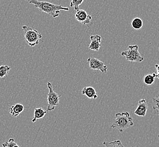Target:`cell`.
Instances as JSON below:
<instances>
[{
	"mask_svg": "<svg viewBox=\"0 0 159 147\" xmlns=\"http://www.w3.org/2000/svg\"><path fill=\"white\" fill-rule=\"evenodd\" d=\"M10 70L11 68L8 65H1L0 66V78H3L7 77V74Z\"/></svg>",
	"mask_w": 159,
	"mask_h": 147,
	"instance_id": "16",
	"label": "cell"
},
{
	"mask_svg": "<svg viewBox=\"0 0 159 147\" xmlns=\"http://www.w3.org/2000/svg\"><path fill=\"white\" fill-rule=\"evenodd\" d=\"M122 56L125 57L126 60L131 62L141 63L144 60V57L139 52V47L137 45H129L128 49L121 53Z\"/></svg>",
	"mask_w": 159,
	"mask_h": 147,
	"instance_id": "4",
	"label": "cell"
},
{
	"mask_svg": "<svg viewBox=\"0 0 159 147\" xmlns=\"http://www.w3.org/2000/svg\"><path fill=\"white\" fill-rule=\"evenodd\" d=\"M30 4H32L40 10L41 12H45L53 18H57L59 16L61 10L68 11V7L61 6V5H56L48 1H41L39 0H25Z\"/></svg>",
	"mask_w": 159,
	"mask_h": 147,
	"instance_id": "1",
	"label": "cell"
},
{
	"mask_svg": "<svg viewBox=\"0 0 159 147\" xmlns=\"http://www.w3.org/2000/svg\"><path fill=\"white\" fill-rule=\"evenodd\" d=\"M143 25V21L139 18H135L132 21V27L134 30H139L141 29Z\"/></svg>",
	"mask_w": 159,
	"mask_h": 147,
	"instance_id": "15",
	"label": "cell"
},
{
	"mask_svg": "<svg viewBox=\"0 0 159 147\" xmlns=\"http://www.w3.org/2000/svg\"><path fill=\"white\" fill-rule=\"evenodd\" d=\"M155 68L156 69V72L157 74H156V77L159 79V64H155Z\"/></svg>",
	"mask_w": 159,
	"mask_h": 147,
	"instance_id": "20",
	"label": "cell"
},
{
	"mask_svg": "<svg viewBox=\"0 0 159 147\" xmlns=\"http://www.w3.org/2000/svg\"><path fill=\"white\" fill-rule=\"evenodd\" d=\"M22 29L24 31V39L28 45L32 47L36 46L43 35L39 31L27 26H23Z\"/></svg>",
	"mask_w": 159,
	"mask_h": 147,
	"instance_id": "3",
	"label": "cell"
},
{
	"mask_svg": "<svg viewBox=\"0 0 159 147\" xmlns=\"http://www.w3.org/2000/svg\"><path fill=\"white\" fill-rule=\"evenodd\" d=\"M133 125V120L130 114L128 111H126L116 114L114 121L111 127L112 129H116L122 133L125 130Z\"/></svg>",
	"mask_w": 159,
	"mask_h": 147,
	"instance_id": "2",
	"label": "cell"
},
{
	"mask_svg": "<svg viewBox=\"0 0 159 147\" xmlns=\"http://www.w3.org/2000/svg\"><path fill=\"white\" fill-rule=\"evenodd\" d=\"M84 0H71L70 6L71 7H74V9L76 11L79 10V6L83 3Z\"/></svg>",
	"mask_w": 159,
	"mask_h": 147,
	"instance_id": "18",
	"label": "cell"
},
{
	"mask_svg": "<svg viewBox=\"0 0 159 147\" xmlns=\"http://www.w3.org/2000/svg\"><path fill=\"white\" fill-rule=\"evenodd\" d=\"M25 110V107L20 103L13 105L9 107V112L12 116L17 117Z\"/></svg>",
	"mask_w": 159,
	"mask_h": 147,
	"instance_id": "11",
	"label": "cell"
},
{
	"mask_svg": "<svg viewBox=\"0 0 159 147\" xmlns=\"http://www.w3.org/2000/svg\"><path fill=\"white\" fill-rule=\"evenodd\" d=\"M47 86L49 89L48 95V111H51L54 110L58 105L61 96L54 91L52 83L48 82Z\"/></svg>",
	"mask_w": 159,
	"mask_h": 147,
	"instance_id": "5",
	"label": "cell"
},
{
	"mask_svg": "<svg viewBox=\"0 0 159 147\" xmlns=\"http://www.w3.org/2000/svg\"><path fill=\"white\" fill-rule=\"evenodd\" d=\"M13 147H20L19 145H18V144H16V145H14Z\"/></svg>",
	"mask_w": 159,
	"mask_h": 147,
	"instance_id": "21",
	"label": "cell"
},
{
	"mask_svg": "<svg viewBox=\"0 0 159 147\" xmlns=\"http://www.w3.org/2000/svg\"><path fill=\"white\" fill-rule=\"evenodd\" d=\"M156 78V74L153 73L152 74H148L144 77L143 82L147 86H152L153 85Z\"/></svg>",
	"mask_w": 159,
	"mask_h": 147,
	"instance_id": "13",
	"label": "cell"
},
{
	"mask_svg": "<svg viewBox=\"0 0 159 147\" xmlns=\"http://www.w3.org/2000/svg\"><path fill=\"white\" fill-rule=\"evenodd\" d=\"M158 136V138H159V135H158V136Z\"/></svg>",
	"mask_w": 159,
	"mask_h": 147,
	"instance_id": "22",
	"label": "cell"
},
{
	"mask_svg": "<svg viewBox=\"0 0 159 147\" xmlns=\"http://www.w3.org/2000/svg\"><path fill=\"white\" fill-rule=\"evenodd\" d=\"M91 43L89 46V49L94 50L95 52H98L101 46L102 37L100 35H96L90 36Z\"/></svg>",
	"mask_w": 159,
	"mask_h": 147,
	"instance_id": "9",
	"label": "cell"
},
{
	"mask_svg": "<svg viewBox=\"0 0 159 147\" xmlns=\"http://www.w3.org/2000/svg\"><path fill=\"white\" fill-rule=\"evenodd\" d=\"M148 110V104L147 101L144 97L138 102V106L135 110L134 114L137 116L144 117L146 116Z\"/></svg>",
	"mask_w": 159,
	"mask_h": 147,
	"instance_id": "8",
	"label": "cell"
},
{
	"mask_svg": "<svg viewBox=\"0 0 159 147\" xmlns=\"http://www.w3.org/2000/svg\"></svg>",
	"mask_w": 159,
	"mask_h": 147,
	"instance_id": "23",
	"label": "cell"
},
{
	"mask_svg": "<svg viewBox=\"0 0 159 147\" xmlns=\"http://www.w3.org/2000/svg\"><path fill=\"white\" fill-rule=\"evenodd\" d=\"M75 18L76 21L84 25H89L92 20V16L88 14L85 10L83 9H79L76 11Z\"/></svg>",
	"mask_w": 159,
	"mask_h": 147,
	"instance_id": "7",
	"label": "cell"
},
{
	"mask_svg": "<svg viewBox=\"0 0 159 147\" xmlns=\"http://www.w3.org/2000/svg\"><path fill=\"white\" fill-rule=\"evenodd\" d=\"M152 109L155 113L159 116V94L152 98Z\"/></svg>",
	"mask_w": 159,
	"mask_h": 147,
	"instance_id": "17",
	"label": "cell"
},
{
	"mask_svg": "<svg viewBox=\"0 0 159 147\" xmlns=\"http://www.w3.org/2000/svg\"><path fill=\"white\" fill-rule=\"evenodd\" d=\"M82 94L86 96L88 98L92 100H95L98 98V95L95 89L91 86L84 87L81 91Z\"/></svg>",
	"mask_w": 159,
	"mask_h": 147,
	"instance_id": "10",
	"label": "cell"
},
{
	"mask_svg": "<svg viewBox=\"0 0 159 147\" xmlns=\"http://www.w3.org/2000/svg\"><path fill=\"white\" fill-rule=\"evenodd\" d=\"M103 145L105 147H125L120 140L112 141H103Z\"/></svg>",
	"mask_w": 159,
	"mask_h": 147,
	"instance_id": "14",
	"label": "cell"
},
{
	"mask_svg": "<svg viewBox=\"0 0 159 147\" xmlns=\"http://www.w3.org/2000/svg\"><path fill=\"white\" fill-rule=\"evenodd\" d=\"M89 63V67L92 70L100 71L102 73H106L107 72V66L102 61L97 58L89 57L87 59Z\"/></svg>",
	"mask_w": 159,
	"mask_h": 147,
	"instance_id": "6",
	"label": "cell"
},
{
	"mask_svg": "<svg viewBox=\"0 0 159 147\" xmlns=\"http://www.w3.org/2000/svg\"><path fill=\"white\" fill-rule=\"evenodd\" d=\"M47 113V111L44 110L42 107H36L34 109V116L32 122L33 123L36 122L37 120L41 119L43 118Z\"/></svg>",
	"mask_w": 159,
	"mask_h": 147,
	"instance_id": "12",
	"label": "cell"
},
{
	"mask_svg": "<svg viewBox=\"0 0 159 147\" xmlns=\"http://www.w3.org/2000/svg\"><path fill=\"white\" fill-rule=\"evenodd\" d=\"M16 143L13 138H10L9 140V142H6L2 144L3 147H13L16 145Z\"/></svg>",
	"mask_w": 159,
	"mask_h": 147,
	"instance_id": "19",
	"label": "cell"
}]
</instances>
